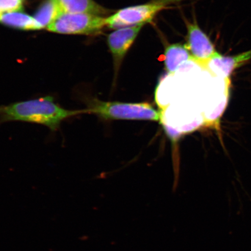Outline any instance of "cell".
<instances>
[{"label":"cell","mask_w":251,"mask_h":251,"mask_svg":"<svg viewBox=\"0 0 251 251\" xmlns=\"http://www.w3.org/2000/svg\"><path fill=\"white\" fill-rule=\"evenodd\" d=\"M188 62H193V59L184 44L174 43L166 47L165 67L169 74H175Z\"/></svg>","instance_id":"cell-9"},{"label":"cell","mask_w":251,"mask_h":251,"mask_svg":"<svg viewBox=\"0 0 251 251\" xmlns=\"http://www.w3.org/2000/svg\"><path fill=\"white\" fill-rule=\"evenodd\" d=\"M145 24L119 28L109 34L107 43L112 56L115 76L118 73L125 56Z\"/></svg>","instance_id":"cell-6"},{"label":"cell","mask_w":251,"mask_h":251,"mask_svg":"<svg viewBox=\"0 0 251 251\" xmlns=\"http://www.w3.org/2000/svg\"><path fill=\"white\" fill-rule=\"evenodd\" d=\"M61 13L90 14L104 17L114 11L102 7L94 0H53Z\"/></svg>","instance_id":"cell-8"},{"label":"cell","mask_w":251,"mask_h":251,"mask_svg":"<svg viewBox=\"0 0 251 251\" xmlns=\"http://www.w3.org/2000/svg\"><path fill=\"white\" fill-rule=\"evenodd\" d=\"M0 24L24 30H37L43 27L35 18L21 11L0 14Z\"/></svg>","instance_id":"cell-10"},{"label":"cell","mask_w":251,"mask_h":251,"mask_svg":"<svg viewBox=\"0 0 251 251\" xmlns=\"http://www.w3.org/2000/svg\"><path fill=\"white\" fill-rule=\"evenodd\" d=\"M23 0H0V14L23 11Z\"/></svg>","instance_id":"cell-12"},{"label":"cell","mask_w":251,"mask_h":251,"mask_svg":"<svg viewBox=\"0 0 251 251\" xmlns=\"http://www.w3.org/2000/svg\"><path fill=\"white\" fill-rule=\"evenodd\" d=\"M86 109L70 110L62 108L50 96L0 106V124L9 122H23L38 124L57 131L62 122L81 114Z\"/></svg>","instance_id":"cell-1"},{"label":"cell","mask_w":251,"mask_h":251,"mask_svg":"<svg viewBox=\"0 0 251 251\" xmlns=\"http://www.w3.org/2000/svg\"><path fill=\"white\" fill-rule=\"evenodd\" d=\"M60 14L61 11L53 0H46L37 11L34 18L43 29L51 25Z\"/></svg>","instance_id":"cell-11"},{"label":"cell","mask_w":251,"mask_h":251,"mask_svg":"<svg viewBox=\"0 0 251 251\" xmlns=\"http://www.w3.org/2000/svg\"><path fill=\"white\" fill-rule=\"evenodd\" d=\"M183 0H151L146 4L131 6L120 9L106 17V26L111 29L148 24L153 17L169 5Z\"/></svg>","instance_id":"cell-3"},{"label":"cell","mask_w":251,"mask_h":251,"mask_svg":"<svg viewBox=\"0 0 251 251\" xmlns=\"http://www.w3.org/2000/svg\"><path fill=\"white\" fill-rule=\"evenodd\" d=\"M251 59V50L234 56H224L219 53L209 61L206 71L227 80L236 69L242 67Z\"/></svg>","instance_id":"cell-7"},{"label":"cell","mask_w":251,"mask_h":251,"mask_svg":"<svg viewBox=\"0 0 251 251\" xmlns=\"http://www.w3.org/2000/svg\"><path fill=\"white\" fill-rule=\"evenodd\" d=\"M106 18L90 14L61 13L46 29L60 34L95 35L106 27Z\"/></svg>","instance_id":"cell-4"},{"label":"cell","mask_w":251,"mask_h":251,"mask_svg":"<svg viewBox=\"0 0 251 251\" xmlns=\"http://www.w3.org/2000/svg\"><path fill=\"white\" fill-rule=\"evenodd\" d=\"M74 96L86 106L87 114L96 115L103 120L161 121L162 112L157 111L149 103L102 101L79 88L75 89Z\"/></svg>","instance_id":"cell-2"},{"label":"cell","mask_w":251,"mask_h":251,"mask_svg":"<svg viewBox=\"0 0 251 251\" xmlns=\"http://www.w3.org/2000/svg\"><path fill=\"white\" fill-rule=\"evenodd\" d=\"M186 42L184 44L190 53L193 62L206 70L207 65L219 52L207 34L201 29L196 20L186 21Z\"/></svg>","instance_id":"cell-5"}]
</instances>
